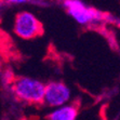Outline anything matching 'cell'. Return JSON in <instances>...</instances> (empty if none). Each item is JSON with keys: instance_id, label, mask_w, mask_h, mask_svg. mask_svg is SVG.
I'll use <instances>...</instances> for the list:
<instances>
[{"instance_id": "6da1fadb", "label": "cell", "mask_w": 120, "mask_h": 120, "mask_svg": "<svg viewBox=\"0 0 120 120\" xmlns=\"http://www.w3.org/2000/svg\"><path fill=\"white\" fill-rule=\"evenodd\" d=\"M14 96L21 102L30 105L43 104L45 84L30 77H17L11 84Z\"/></svg>"}, {"instance_id": "7a4b0ae2", "label": "cell", "mask_w": 120, "mask_h": 120, "mask_svg": "<svg viewBox=\"0 0 120 120\" xmlns=\"http://www.w3.org/2000/svg\"><path fill=\"white\" fill-rule=\"evenodd\" d=\"M62 4L67 14L81 26H94L105 20V15L102 12L81 0H63Z\"/></svg>"}, {"instance_id": "3957f363", "label": "cell", "mask_w": 120, "mask_h": 120, "mask_svg": "<svg viewBox=\"0 0 120 120\" xmlns=\"http://www.w3.org/2000/svg\"><path fill=\"white\" fill-rule=\"evenodd\" d=\"M13 31L22 39L30 40L40 36L43 31L42 24L31 12L22 11L15 15Z\"/></svg>"}, {"instance_id": "277c9868", "label": "cell", "mask_w": 120, "mask_h": 120, "mask_svg": "<svg viewBox=\"0 0 120 120\" xmlns=\"http://www.w3.org/2000/svg\"><path fill=\"white\" fill-rule=\"evenodd\" d=\"M71 98L70 89L61 81H51L45 84L43 104L48 107L55 108L67 104Z\"/></svg>"}, {"instance_id": "5b68a950", "label": "cell", "mask_w": 120, "mask_h": 120, "mask_svg": "<svg viewBox=\"0 0 120 120\" xmlns=\"http://www.w3.org/2000/svg\"><path fill=\"white\" fill-rule=\"evenodd\" d=\"M78 107L75 104H64L55 108L47 116L50 120H75L78 117Z\"/></svg>"}, {"instance_id": "8992f818", "label": "cell", "mask_w": 120, "mask_h": 120, "mask_svg": "<svg viewBox=\"0 0 120 120\" xmlns=\"http://www.w3.org/2000/svg\"><path fill=\"white\" fill-rule=\"evenodd\" d=\"M8 4H15V6H20V4H26V3L33 2V0H6Z\"/></svg>"}]
</instances>
